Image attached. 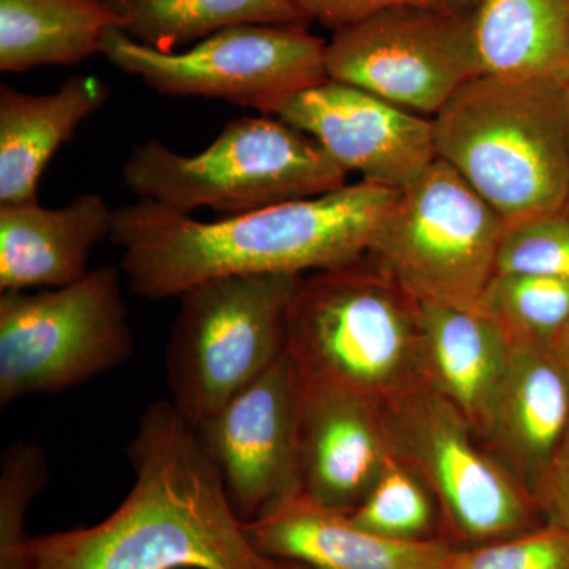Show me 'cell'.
<instances>
[{
	"label": "cell",
	"instance_id": "1",
	"mask_svg": "<svg viewBox=\"0 0 569 569\" xmlns=\"http://www.w3.org/2000/svg\"><path fill=\"white\" fill-rule=\"evenodd\" d=\"M396 193L359 181L216 222L138 198L112 211L110 241L122 247L130 291L160 301L216 277L305 276L361 260Z\"/></svg>",
	"mask_w": 569,
	"mask_h": 569
},
{
	"label": "cell",
	"instance_id": "2",
	"mask_svg": "<svg viewBox=\"0 0 569 569\" xmlns=\"http://www.w3.org/2000/svg\"><path fill=\"white\" fill-rule=\"evenodd\" d=\"M134 482L102 522L31 538L28 569H260L216 463L167 400L127 447Z\"/></svg>",
	"mask_w": 569,
	"mask_h": 569
},
{
	"label": "cell",
	"instance_id": "3",
	"mask_svg": "<svg viewBox=\"0 0 569 569\" xmlns=\"http://www.w3.org/2000/svg\"><path fill=\"white\" fill-rule=\"evenodd\" d=\"M433 137L437 159L507 227L567 206V88L478 74L433 118Z\"/></svg>",
	"mask_w": 569,
	"mask_h": 569
},
{
	"label": "cell",
	"instance_id": "4",
	"mask_svg": "<svg viewBox=\"0 0 569 569\" xmlns=\"http://www.w3.org/2000/svg\"><path fill=\"white\" fill-rule=\"evenodd\" d=\"M287 350L302 376L380 410L427 385L417 299L369 257L299 280Z\"/></svg>",
	"mask_w": 569,
	"mask_h": 569
},
{
	"label": "cell",
	"instance_id": "5",
	"mask_svg": "<svg viewBox=\"0 0 569 569\" xmlns=\"http://www.w3.org/2000/svg\"><path fill=\"white\" fill-rule=\"evenodd\" d=\"M122 176L138 198L190 216L211 209L222 219L348 183L347 171L312 137L268 114L228 122L197 156H181L152 138L134 146Z\"/></svg>",
	"mask_w": 569,
	"mask_h": 569
},
{
	"label": "cell",
	"instance_id": "6",
	"mask_svg": "<svg viewBox=\"0 0 569 569\" xmlns=\"http://www.w3.org/2000/svg\"><path fill=\"white\" fill-rule=\"evenodd\" d=\"M298 274L223 276L187 288L167 347L171 402L194 427L287 351Z\"/></svg>",
	"mask_w": 569,
	"mask_h": 569
},
{
	"label": "cell",
	"instance_id": "7",
	"mask_svg": "<svg viewBox=\"0 0 569 569\" xmlns=\"http://www.w3.org/2000/svg\"><path fill=\"white\" fill-rule=\"evenodd\" d=\"M388 449L436 498L441 538L477 548L545 526L537 498L505 470L458 408L422 385L380 408Z\"/></svg>",
	"mask_w": 569,
	"mask_h": 569
},
{
	"label": "cell",
	"instance_id": "8",
	"mask_svg": "<svg viewBox=\"0 0 569 569\" xmlns=\"http://www.w3.org/2000/svg\"><path fill=\"white\" fill-rule=\"evenodd\" d=\"M134 337L118 268L36 293L0 295V406L59 395L129 361Z\"/></svg>",
	"mask_w": 569,
	"mask_h": 569
},
{
	"label": "cell",
	"instance_id": "9",
	"mask_svg": "<svg viewBox=\"0 0 569 569\" xmlns=\"http://www.w3.org/2000/svg\"><path fill=\"white\" fill-rule=\"evenodd\" d=\"M507 223L437 159L396 193L367 257L418 302L479 310Z\"/></svg>",
	"mask_w": 569,
	"mask_h": 569
},
{
	"label": "cell",
	"instance_id": "10",
	"mask_svg": "<svg viewBox=\"0 0 569 569\" xmlns=\"http://www.w3.org/2000/svg\"><path fill=\"white\" fill-rule=\"evenodd\" d=\"M100 54L162 96L224 100L268 116L329 80L326 41L307 26H236L181 52L153 50L112 28Z\"/></svg>",
	"mask_w": 569,
	"mask_h": 569
},
{
	"label": "cell",
	"instance_id": "11",
	"mask_svg": "<svg viewBox=\"0 0 569 569\" xmlns=\"http://www.w3.org/2000/svg\"><path fill=\"white\" fill-rule=\"evenodd\" d=\"M329 80L433 119L481 74L473 10L402 7L337 29L326 41Z\"/></svg>",
	"mask_w": 569,
	"mask_h": 569
},
{
	"label": "cell",
	"instance_id": "12",
	"mask_svg": "<svg viewBox=\"0 0 569 569\" xmlns=\"http://www.w3.org/2000/svg\"><path fill=\"white\" fill-rule=\"evenodd\" d=\"M299 396L301 378L287 350L194 427L241 522H252L302 492Z\"/></svg>",
	"mask_w": 569,
	"mask_h": 569
},
{
	"label": "cell",
	"instance_id": "13",
	"mask_svg": "<svg viewBox=\"0 0 569 569\" xmlns=\"http://www.w3.org/2000/svg\"><path fill=\"white\" fill-rule=\"evenodd\" d=\"M274 116L312 137L347 173L397 192L437 160L433 119L343 82L296 93Z\"/></svg>",
	"mask_w": 569,
	"mask_h": 569
},
{
	"label": "cell",
	"instance_id": "14",
	"mask_svg": "<svg viewBox=\"0 0 569 569\" xmlns=\"http://www.w3.org/2000/svg\"><path fill=\"white\" fill-rule=\"evenodd\" d=\"M299 378L302 493L326 508L353 512L389 458L380 410L347 389L301 372Z\"/></svg>",
	"mask_w": 569,
	"mask_h": 569
},
{
	"label": "cell",
	"instance_id": "15",
	"mask_svg": "<svg viewBox=\"0 0 569 569\" xmlns=\"http://www.w3.org/2000/svg\"><path fill=\"white\" fill-rule=\"evenodd\" d=\"M569 427V381L549 343L512 339L511 359L477 437L531 493Z\"/></svg>",
	"mask_w": 569,
	"mask_h": 569
},
{
	"label": "cell",
	"instance_id": "16",
	"mask_svg": "<svg viewBox=\"0 0 569 569\" xmlns=\"http://www.w3.org/2000/svg\"><path fill=\"white\" fill-rule=\"evenodd\" d=\"M246 537L260 556L310 569H445L448 542H407L378 537L350 512L326 508L298 493L252 522Z\"/></svg>",
	"mask_w": 569,
	"mask_h": 569
},
{
	"label": "cell",
	"instance_id": "17",
	"mask_svg": "<svg viewBox=\"0 0 569 569\" xmlns=\"http://www.w3.org/2000/svg\"><path fill=\"white\" fill-rule=\"evenodd\" d=\"M112 211L84 193L63 208L0 206V291L62 288L88 276L91 250L111 238Z\"/></svg>",
	"mask_w": 569,
	"mask_h": 569
},
{
	"label": "cell",
	"instance_id": "18",
	"mask_svg": "<svg viewBox=\"0 0 569 569\" xmlns=\"http://www.w3.org/2000/svg\"><path fill=\"white\" fill-rule=\"evenodd\" d=\"M108 100L110 88L91 74L71 77L47 96L0 86V206L36 200L52 156Z\"/></svg>",
	"mask_w": 569,
	"mask_h": 569
},
{
	"label": "cell",
	"instance_id": "19",
	"mask_svg": "<svg viewBox=\"0 0 569 569\" xmlns=\"http://www.w3.org/2000/svg\"><path fill=\"white\" fill-rule=\"evenodd\" d=\"M418 305L427 385L477 432L507 373L512 339L482 310Z\"/></svg>",
	"mask_w": 569,
	"mask_h": 569
},
{
	"label": "cell",
	"instance_id": "20",
	"mask_svg": "<svg viewBox=\"0 0 569 569\" xmlns=\"http://www.w3.org/2000/svg\"><path fill=\"white\" fill-rule=\"evenodd\" d=\"M473 31L481 74L569 84V0H478Z\"/></svg>",
	"mask_w": 569,
	"mask_h": 569
},
{
	"label": "cell",
	"instance_id": "21",
	"mask_svg": "<svg viewBox=\"0 0 569 569\" xmlns=\"http://www.w3.org/2000/svg\"><path fill=\"white\" fill-rule=\"evenodd\" d=\"M118 28L104 0H0V71L77 66Z\"/></svg>",
	"mask_w": 569,
	"mask_h": 569
},
{
	"label": "cell",
	"instance_id": "22",
	"mask_svg": "<svg viewBox=\"0 0 569 569\" xmlns=\"http://www.w3.org/2000/svg\"><path fill=\"white\" fill-rule=\"evenodd\" d=\"M118 28L146 47L174 52L246 24L307 26L295 0H104Z\"/></svg>",
	"mask_w": 569,
	"mask_h": 569
},
{
	"label": "cell",
	"instance_id": "23",
	"mask_svg": "<svg viewBox=\"0 0 569 569\" xmlns=\"http://www.w3.org/2000/svg\"><path fill=\"white\" fill-rule=\"evenodd\" d=\"M350 516L378 537L407 542L443 541L436 498L391 452L376 485Z\"/></svg>",
	"mask_w": 569,
	"mask_h": 569
},
{
	"label": "cell",
	"instance_id": "24",
	"mask_svg": "<svg viewBox=\"0 0 569 569\" xmlns=\"http://www.w3.org/2000/svg\"><path fill=\"white\" fill-rule=\"evenodd\" d=\"M479 310L493 318L511 339L550 343L569 320V279L496 274Z\"/></svg>",
	"mask_w": 569,
	"mask_h": 569
},
{
	"label": "cell",
	"instance_id": "25",
	"mask_svg": "<svg viewBox=\"0 0 569 569\" xmlns=\"http://www.w3.org/2000/svg\"><path fill=\"white\" fill-rule=\"evenodd\" d=\"M43 448L18 440L6 449L0 462V569H28L31 537L24 520L33 498L48 485Z\"/></svg>",
	"mask_w": 569,
	"mask_h": 569
},
{
	"label": "cell",
	"instance_id": "26",
	"mask_svg": "<svg viewBox=\"0 0 569 569\" xmlns=\"http://www.w3.org/2000/svg\"><path fill=\"white\" fill-rule=\"evenodd\" d=\"M496 274L569 279V212L545 213L505 228Z\"/></svg>",
	"mask_w": 569,
	"mask_h": 569
},
{
	"label": "cell",
	"instance_id": "27",
	"mask_svg": "<svg viewBox=\"0 0 569 569\" xmlns=\"http://www.w3.org/2000/svg\"><path fill=\"white\" fill-rule=\"evenodd\" d=\"M445 569H569V531L545 523L477 548H455Z\"/></svg>",
	"mask_w": 569,
	"mask_h": 569
},
{
	"label": "cell",
	"instance_id": "28",
	"mask_svg": "<svg viewBox=\"0 0 569 569\" xmlns=\"http://www.w3.org/2000/svg\"><path fill=\"white\" fill-rule=\"evenodd\" d=\"M295 2L305 11L310 22L318 21L335 32L337 29L346 28L385 10L429 7V9L471 11L477 7L478 0H295Z\"/></svg>",
	"mask_w": 569,
	"mask_h": 569
},
{
	"label": "cell",
	"instance_id": "29",
	"mask_svg": "<svg viewBox=\"0 0 569 569\" xmlns=\"http://www.w3.org/2000/svg\"><path fill=\"white\" fill-rule=\"evenodd\" d=\"M535 498L546 523L569 531V427L539 481Z\"/></svg>",
	"mask_w": 569,
	"mask_h": 569
},
{
	"label": "cell",
	"instance_id": "30",
	"mask_svg": "<svg viewBox=\"0 0 569 569\" xmlns=\"http://www.w3.org/2000/svg\"><path fill=\"white\" fill-rule=\"evenodd\" d=\"M549 347L553 358L557 359V362H559L561 370H563L569 381V320L561 326L560 331L553 336Z\"/></svg>",
	"mask_w": 569,
	"mask_h": 569
},
{
	"label": "cell",
	"instance_id": "31",
	"mask_svg": "<svg viewBox=\"0 0 569 569\" xmlns=\"http://www.w3.org/2000/svg\"><path fill=\"white\" fill-rule=\"evenodd\" d=\"M260 569H310L305 565L295 563V561L272 559V557L261 556Z\"/></svg>",
	"mask_w": 569,
	"mask_h": 569
},
{
	"label": "cell",
	"instance_id": "32",
	"mask_svg": "<svg viewBox=\"0 0 569 569\" xmlns=\"http://www.w3.org/2000/svg\"><path fill=\"white\" fill-rule=\"evenodd\" d=\"M567 107H568V130H569V84L567 88ZM565 209H567V211L569 212V192H568L567 206H565Z\"/></svg>",
	"mask_w": 569,
	"mask_h": 569
}]
</instances>
